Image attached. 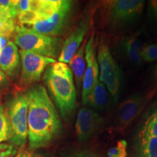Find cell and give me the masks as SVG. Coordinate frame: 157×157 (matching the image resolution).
Masks as SVG:
<instances>
[{
  "instance_id": "cell-22",
  "label": "cell",
  "mask_w": 157,
  "mask_h": 157,
  "mask_svg": "<svg viewBox=\"0 0 157 157\" xmlns=\"http://www.w3.org/2000/svg\"><path fill=\"white\" fill-rule=\"evenodd\" d=\"M141 58L146 62H154L157 60V44L144 45L141 52Z\"/></svg>"
},
{
  "instance_id": "cell-9",
  "label": "cell",
  "mask_w": 157,
  "mask_h": 157,
  "mask_svg": "<svg viewBox=\"0 0 157 157\" xmlns=\"http://www.w3.org/2000/svg\"><path fill=\"white\" fill-rule=\"evenodd\" d=\"M95 34L93 33L86 43L85 60L86 68L82 79V104L97 84L99 78V66L95 55Z\"/></svg>"
},
{
  "instance_id": "cell-1",
  "label": "cell",
  "mask_w": 157,
  "mask_h": 157,
  "mask_svg": "<svg viewBox=\"0 0 157 157\" xmlns=\"http://www.w3.org/2000/svg\"><path fill=\"white\" fill-rule=\"evenodd\" d=\"M28 96V139L31 150L44 148L56 140L61 134V120L44 86H33Z\"/></svg>"
},
{
  "instance_id": "cell-30",
  "label": "cell",
  "mask_w": 157,
  "mask_h": 157,
  "mask_svg": "<svg viewBox=\"0 0 157 157\" xmlns=\"http://www.w3.org/2000/svg\"><path fill=\"white\" fill-rule=\"evenodd\" d=\"M9 42V39L7 37H3L0 36V55H1L2 51L3 48H5V45L7 44V42Z\"/></svg>"
},
{
  "instance_id": "cell-27",
  "label": "cell",
  "mask_w": 157,
  "mask_h": 157,
  "mask_svg": "<svg viewBox=\"0 0 157 157\" xmlns=\"http://www.w3.org/2000/svg\"><path fill=\"white\" fill-rule=\"evenodd\" d=\"M66 157H102L95 152L89 150L76 151L71 154L68 155Z\"/></svg>"
},
{
  "instance_id": "cell-14",
  "label": "cell",
  "mask_w": 157,
  "mask_h": 157,
  "mask_svg": "<svg viewBox=\"0 0 157 157\" xmlns=\"http://www.w3.org/2000/svg\"><path fill=\"white\" fill-rule=\"evenodd\" d=\"M135 148V157H157V137L149 136L141 130Z\"/></svg>"
},
{
  "instance_id": "cell-25",
  "label": "cell",
  "mask_w": 157,
  "mask_h": 157,
  "mask_svg": "<svg viewBox=\"0 0 157 157\" xmlns=\"http://www.w3.org/2000/svg\"><path fill=\"white\" fill-rule=\"evenodd\" d=\"M16 18V15L11 10L5 8L0 5V21H7Z\"/></svg>"
},
{
  "instance_id": "cell-28",
  "label": "cell",
  "mask_w": 157,
  "mask_h": 157,
  "mask_svg": "<svg viewBox=\"0 0 157 157\" xmlns=\"http://www.w3.org/2000/svg\"><path fill=\"white\" fill-rule=\"evenodd\" d=\"M148 15L152 19L157 20V0L149 1Z\"/></svg>"
},
{
  "instance_id": "cell-4",
  "label": "cell",
  "mask_w": 157,
  "mask_h": 157,
  "mask_svg": "<svg viewBox=\"0 0 157 157\" xmlns=\"http://www.w3.org/2000/svg\"><path fill=\"white\" fill-rule=\"evenodd\" d=\"M10 125L11 145L21 148L28 138L29 101L26 93H17L8 101L5 107Z\"/></svg>"
},
{
  "instance_id": "cell-6",
  "label": "cell",
  "mask_w": 157,
  "mask_h": 157,
  "mask_svg": "<svg viewBox=\"0 0 157 157\" xmlns=\"http://www.w3.org/2000/svg\"><path fill=\"white\" fill-rule=\"evenodd\" d=\"M143 0H116L105 2L104 16L113 26L128 24L140 15L144 7Z\"/></svg>"
},
{
  "instance_id": "cell-10",
  "label": "cell",
  "mask_w": 157,
  "mask_h": 157,
  "mask_svg": "<svg viewBox=\"0 0 157 157\" xmlns=\"http://www.w3.org/2000/svg\"><path fill=\"white\" fill-rule=\"evenodd\" d=\"M91 23L90 15H87L74 27L65 42L63 43L60 56L58 57V62L67 63L71 60L76 51L82 44L83 39L89 31Z\"/></svg>"
},
{
  "instance_id": "cell-12",
  "label": "cell",
  "mask_w": 157,
  "mask_h": 157,
  "mask_svg": "<svg viewBox=\"0 0 157 157\" xmlns=\"http://www.w3.org/2000/svg\"><path fill=\"white\" fill-rule=\"evenodd\" d=\"M146 103L143 96H133L122 102L117 111V126L124 129L136 118Z\"/></svg>"
},
{
  "instance_id": "cell-31",
  "label": "cell",
  "mask_w": 157,
  "mask_h": 157,
  "mask_svg": "<svg viewBox=\"0 0 157 157\" xmlns=\"http://www.w3.org/2000/svg\"><path fill=\"white\" fill-rule=\"evenodd\" d=\"M154 76H155V78L157 79V64L156 65V66H155L154 68Z\"/></svg>"
},
{
  "instance_id": "cell-7",
  "label": "cell",
  "mask_w": 157,
  "mask_h": 157,
  "mask_svg": "<svg viewBox=\"0 0 157 157\" xmlns=\"http://www.w3.org/2000/svg\"><path fill=\"white\" fill-rule=\"evenodd\" d=\"M73 13V2L63 0L60 7L50 18L44 21L31 23L25 27L42 34L51 36H57L61 34L68 25Z\"/></svg>"
},
{
  "instance_id": "cell-16",
  "label": "cell",
  "mask_w": 157,
  "mask_h": 157,
  "mask_svg": "<svg viewBox=\"0 0 157 157\" xmlns=\"http://www.w3.org/2000/svg\"><path fill=\"white\" fill-rule=\"evenodd\" d=\"M144 47L143 40L139 34H134L129 37L124 42V50L128 60L135 65L142 61L141 52Z\"/></svg>"
},
{
  "instance_id": "cell-15",
  "label": "cell",
  "mask_w": 157,
  "mask_h": 157,
  "mask_svg": "<svg viewBox=\"0 0 157 157\" xmlns=\"http://www.w3.org/2000/svg\"><path fill=\"white\" fill-rule=\"evenodd\" d=\"M109 103V94L103 83L98 80L97 84L87 96L83 105H89L93 109L101 110L106 106Z\"/></svg>"
},
{
  "instance_id": "cell-2",
  "label": "cell",
  "mask_w": 157,
  "mask_h": 157,
  "mask_svg": "<svg viewBox=\"0 0 157 157\" xmlns=\"http://www.w3.org/2000/svg\"><path fill=\"white\" fill-rule=\"evenodd\" d=\"M43 79L63 120L73 117L77 107L73 73L66 63L56 62L45 70Z\"/></svg>"
},
{
  "instance_id": "cell-23",
  "label": "cell",
  "mask_w": 157,
  "mask_h": 157,
  "mask_svg": "<svg viewBox=\"0 0 157 157\" xmlns=\"http://www.w3.org/2000/svg\"><path fill=\"white\" fill-rule=\"evenodd\" d=\"M34 1L32 0H16L15 1V9L17 13V17L20 15L28 13L33 10Z\"/></svg>"
},
{
  "instance_id": "cell-17",
  "label": "cell",
  "mask_w": 157,
  "mask_h": 157,
  "mask_svg": "<svg viewBox=\"0 0 157 157\" xmlns=\"http://www.w3.org/2000/svg\"><path fill=\"white\" fill-rule=\"evenodd\" d=\"M85 47L86 42H84L76 51L75 55L69 62L71 68V70H72L71 71L75 77L76 83L78 87L81 86L86 68Z\"/></svg>"
},
{
  "instance_id": "cell-26",
  "label": "cell",
  "mask_w": 157,
  "mask_h": 157,
  "mask_svg": "<svg viewBox=\"0 0 157 157\" xmlns=\"http://www.w3.org/2000/svg\"><path fill=\"white\" fill-rule=\"evenodd\" d=\"M15 157H47L42 154L36 152L31 149L22 148L17 153Z\"/></svg>"
},
{
  "instance_id": "cell-32",
  "label": "cell",
  "mask_w": 157,
  "mask_h": 157,
  "mask_svg": "<svg viewBox=\"0 0 157 157\" xmlns=\"http://www.w3.org/2000/svg\"><path fill=\"white\" fill-rule=\"evenodd\" d=\"M0 98H1V93H0Z\"/></svg>"
},
{
  "instance_id": "cell-3",
  "label": "cell",
  "mask_w": 157,
  "mask_h": 157,
  "mask_svg": "<svg viewBox=\"0 0 157 157\" xmlns=\"http://www.w3.org/2000/svg\"><path fill=\"white\" fill-rule=\"evenodd\" d=\"M14 43L22 50L53 59L60 56L63 45L61 39L42 34L21 24L15 29Z\"/></svg>"
},
{
  "instance_id": "cell-24",
  "label": "cell",
  "mask_w": 157,
  "mask_h": 157,
  "mask_svg": "<svg viewBox=\"0 0 157 157\" xmlns=\"http://www.w3.org/2000/svg\"><path fill=\"white\" fill-rule=\"evenodd\" d=\"M17 153V148L8 143H0V157H13Z\"/></svg>"
},
{
  "instance_id": "cell-13",
  "label": "cell",
  "mask_w": 157,
  "mask_h": 157,
  "mask_svg": "<svg viewBox=\"0 0 157 157\" xmlns=\"http://www.w3.org/2000/svg\"><path fill=\"white\" fill-rule=\"evenodd\" d=\"M21 67V58L16 44L9 41L0 55V69L11 78L16 77Z\"/></svg>"
},
{
  "instance_id": "cell-20",
  "label": "cell",
  "mask_w": 157,
  "mask_h": 157,
  "mask_svg": "<svg viewBox=\"0 0 157 157\" xmlns=\"http://www.w3.org/2000/svg\"><path fill=\"white\" fill-rule=\"evenodd\" d=\"M127 143L126 140H121L118 141L117 145L109 148L107 152L109 157H127Z\"/></svg>"
},
{
  "instance_id": "cell-21",
  "label": "cell",
  "mask_w": 157,
  "mask_h": 157,
  "mask_svg": "<svg viewBox=\"0 0 157 157\" xmlns=\"http://www.w3.org/2000/svg\"><path fill=\"white\" fill-rule=\"evenodd\" d=\"M17 25L15 19L0 21V36L7 37L9 39L12 35H14Z\"/></svg>"
},
{
  "instance_id": "cell-11",
  "label": "cell",
  "mask_w": 157,
  "mask_h": 157,
  "mask_svg": "<svg viewBox=\"0 0 157 157\" xmlns=\"http://www.w3.org/2000/svg\"><path fill=\"white\" fill-rule=\"evenodd\" d=\"M103 123L102 117L93 109L82 107L78 112L75 124L77 138L80 141L90 140L101 127Z\"/></svg>"
},
{
  "instance_id": "cell-19",
  "label": "cell",
  "mask_w": 157,
  "mask_h": 157,
  "mask_svg": "<svg viewBox=\"0 0 157 157\" xmlns=\"http://www.w3.org/2000/svg\"><path fill=\"white\" fill-rule=\"evenodd\" d=\"M142 131L149 136L157 137V109L147 118Z\"/></svg>"
},
{
  "instance_id": "cell-18",
  "label": "cell",
  "mask_w": 157,
  "mask_h": 157,
  "mask_svg": "<svg viewBox=\"0 0 157 157\" xmlns=\"http://www.w3.org/2000/svg\"><path fill=\"white\" fill-rule=\"evenodd\" d=\"M12 132L8 118L3 104L0 103V143L11 139Z\"/></svg>"
},
{
  "instance_id": "cell-5",
  "label": "cell",
  "mask_w": 157,
  "mask_h": 157,
  "mask_svg": "<svg viewBox=\"0 0 157 157\" xmlns=\"http://www.w3.org/2000/svg\"><path fill=\"white\" fill-rule=\"evenodd\" d=\"M97 60L100 68L99 80L117 101L121 86V72L106 43H101L98 47Z\"/></svg>"
},
{
  "instance_id": "cell-29",
  "label": "cell",
  "mask_w": 157,
  "mask_h": 157,
  "mask_svg": "<svg viewBox=\"0 0 157 157\" xmlns=\"http://www.w3.org/2000/svg\"><path fill=\"white\" fill-rule=\"evenodd\" d=\"M8 83L7 76L0 69V87H5Z\"/></svg>"
},
{
  "instance_id": "cell-8",
  "label": "cell",
  "mask_w": 157,
  "mask_h": 157,
  "mask_svg": "<svg viewBox=\"0 0 157 157\" xmlns=\"http://www.w3.org/2000/svg\"><path fill=\"white\" fill-rule=\"evenodd\" d=\"M19 54L21 64V83L23 85L39 82L46 68L56 62V59L39 56L29 51L21 50Z\"/></svg>"
}]
</instances>
